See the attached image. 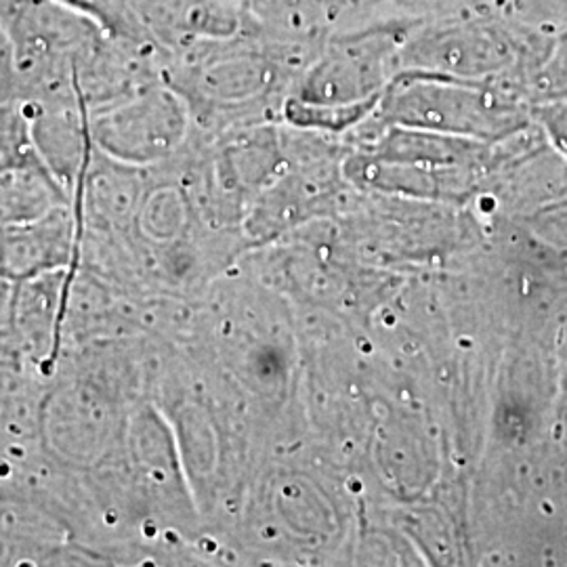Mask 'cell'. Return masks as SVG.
I'll return each instance as SVG.
<instances>
[{
	"instance_id": "1",
	"label": "cell",
	"mask_w": 567,
	"mask_h": 567,
	"mask_svg": "<svg viewBox=\"0 0 567 567\" xmlns=\"http://www.w3.org/2000/svg\"><path fill=\"white\" fill-rule=\"evenodd\" d=\"M555 34L505 0H450L419 16L402 70L522 89L538 79Z\"/></svg>"
},
{
	"instance_id": "2",
	"label": "cell",
	"mask_w": 567,
	"mask_h": 567,
	"mask_svg": "<svg viewBox=\"0 0 567 567\" xmlns=\"http://www.w3.org/2000/svg\"><path fill=\"white\" fill-rule=\"evenodd\" d=\"M517 91L498 82L402 70L389 82L374 114L381 124L494 143L526 124Z\"/></svg>"
},
{
	"instance_id": "3",
	"label": "cell",
	"mask_w": 567,
	"mask_h": 567,
	"mask_svg": "<svg viewBox=\"0 0 567 567\" xmlns=\"http://www.w3.org/2000/svg\"><path fill=\"white\" fill-rule=\"evenodd\" d=\"M423 11H389L326 34L290 84L288 97L311 105L381 102L402 70V49Z\"/></svg>"
},
{
	"instance_id": "4",
	"label": "cell",
	"mask_w": 567,
	"mask_h": 567,
	"mask_svg": "<svg viewBox=\"0 0 567 567\" xmlns=\"http://www.w3.org/2000/svg\"><path fill=\"white\" fill-rule=\"evenodd\" d=\"M189 124L187 103L164 79L89 112L95 147L142 168L171 163L187 142Z\"/></svg>"
},
{
	"instance_id": "5",
	"label": "cell",
	"mask_w": 567,
	"mask_h": 567,
	"mask_svg": "<svg viewBox=\"0 0 567 567\" xmlns=\"http://www.w3.org/2000/svg\"><path fill=\"white\" fill-rule=\"evenodd\" d=\"M76 219L72 204L58 206L37 221L7 225L0 231V276L23 282L76 264Z\"/></svg>"
},
{
	"instance_id": "6",
	"label": "cell",
	"mask_w": 567,
	"mask_h": 567,
	"mask_svg": "<svg viewBox=\"0 0 567 567\" xmlns=\"http://www.w3.org/2000/svg\"><path fill=\"white\" fill-rule=\"evenodd\" d=\"M63 204H72V196L37 152L0 158V227L37 221Z\"/></svg>"
},
{
	"instance_id": "7",
	"label": "cell",
	"mask_w": 567,
	"mask_h": 567,
	"mask_svg": "<svg viewBox=\"0 0 567 567\" xmlns=\"http://www.w3.org/2000/svg\"><path fill=\"white\" fill-rule=\"evenodd\" d=\"M0 103H18L16 53L2 20H0Z\"/></svg>"
},
{
	"instance_id": "8",
	"label": "cell",
	"mask_w": 567,
	"mask_h": 567,
	"mask_svg": "<svg viewBox=\"0 0 567 567\" xmlns=\"http://www.w3.org/2000/svg\"><path fill=\"white\" fill-rule=\"evenodd\" d=\"M16 297H18V282L0 276V334L11 337Z\"/></svg>"
}]
</instances>
